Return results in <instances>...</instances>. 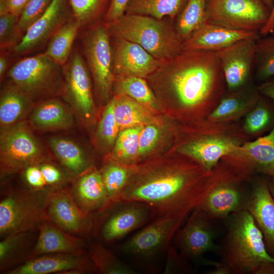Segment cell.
<instances>
[{
    "label": "cell",
    "instance_id": "cell-1",
    "mask_svg": "<svg viewBox=\"0 0 274 274\" xmlns=\"http://www.w3.org/2000/svg\"><path fill=\"white\" fill-rule=\"evenodd\" d=\"M212 174L192 159L148 165L134 172L114 203H145L156 218L188 216L202 201Z\"/></svg>",
    "mask_w": 274,
    "mask_h": 274
},
{
    "label": "cell",
    "instance_id": "cell-2",
    "mask_svg": "<svg viewBox=\"0 0 274 274\" xmlns=\"http://www.w3.org/2000/svg\"><path fill=\"white\" fill-rule=\"evenodd\" d=\"M151 75L164 80L167 90L183 108L211 107L223 94L225 80L215 52L183 50L163 61Z\"/></svg>",
    "mask_w": 274,
    "mask_h": 274
},
{
    "label": "cell",
    "instance_id": "cell-3",
    "mask_svg": "<svg viewBox=\"0 0 274 274\" xmlns=\"http://www.w3.org/2000/svg\"><path fill=\"white\" fill-rule=\"evenodd\" d=\"M222 250V261L235 274H274V258L263 235L247 210L231 214Z\"/></svg>",
    "mask_w": 274,
    "mask_h": 274
},
{
    "label": "cell",
    "instance_id": "cell-4",
    "mask_svg": "<svg viewBox=\"0 0 274 274\" xmlns=\"http://www.w3.org/2000/svg\"><path fill=\"white\" fill-rule=\"evenodd\" d=\"M108 24L112 36L139 45L158 59H169L183 51V41L175 25L164 19L124 14Z\"/></svg>",
    "mask_w": 274,
    "mask_h": 274
},
{
    "label": "cell",
    "instance_id": "cell-5",
    "mask_svg": "<svg viewBox=\"0 0 274 274\" xmlns=\"http://www.w3.org/2000/svg\"><path fill=\"white\" fill-rule=\"evenodd\" d=\"M252 175L223 158L213 170L211 183L197 207L211 219L222 220L231 214L247 210Z\"/></svg>",
    "mask_w": 274,
    "mask_h": 274
},
{
    "label": "cell",
    "instance_id": "cell-6",
    "mask_svg": "<svg viewBox=\"0 0 274 274\" xmlns=\"http://www.w3.org/2000/svg\"><path fill=\"white\" fill-rule=\"evenodd\" d=\"M62 66L44 53L27 57L8 71L10 81L33 101L59 95Z\"/></svg>",
    "mask_w": 274,
    "mask_h": 274
},
{
    "label": "cell",
    "instance_id": "cell-7",
    "mask_svg": "<svg viewBox=\"0 0 274 274\" xmlns=\"http://www.w3.org/2000/svg\"><path fill=\"white\" fill-rule=\"evenodd\" d=\"M48 160H51L28 122L1 128V178L21 173L30 165Z\"/></svg>",
    "mask_w": 274,
    "mask_h": 274
},
{
    "label": "cell",
    "instance_id": "cell-8",
    "mask_svg": "<svg viewBox=\"0 0 274 274\" xmlns=\"http://www.w3.org/2000/svg\"><path fill=\"white\" fill-rule=\"evenodd\" d=\"M49 192L29 189L11 192L0 202V235L29 232L38 229L47 219L45 201Z\"/></svg>",
    "mask_w": 274,
    "mask_h": 274
},
{
    "label": "cell",
    "instance_id": "cell-9",
    "mask_svg": "<svg viewBox=\"0 0 274 274\" xmlns=\"http://www.w3.org/2000/svg\"><path fill=\"white\" fill-rule=\"evenodd\" d=\"M87 26L81 37L87 64L98 95L106 100L111 93L115 77L109 24L100 19Z\"/></svg>",
    "mask_w": 274,
    "mask_h": 274
},
{
    "label": "cell",
    "instance_id": "cell-10",
    "mask_svg": "<svg viewBox=\"0 0 274 274\" xmlns=\"http://www.w3.org/2000/svg\"><path fill=\"white\" fill-rule=\"evenodd\" d=\"M270 13L263 0H207L205 22L234 30L260 32Z\"/></svg>",
    "mask_w": 274,
    "mask_h": 274
},
{
    "label": "cell",
    "instance_id": "cell-11",
    "mask_svg": "<svg viewBox=\"0 0 274 274\" xmlns=\"http://www.w3.org/2000/svg\"><path fill=\"white\" fill-rule=\"evenodd\" d=\"M79 51L74 49L62 66L59 95L83 123L92 121L95 105L87 64Z\"/></svg>",
    "mask_w": 274,
    "mask_h": 274
},
{
    "label": "cell",
    "instance_id": "cell-12",
    "mask_svg": "<svg viewBox=\"0 0 274 274\" xmlns=\"http://www.w3.org/2000/svg\"><path fill=\"white\" fill-rule=\"evenodd\" d=\"M188 216L170 214L156 218L123 245V252L140 258L155 256L168 248Z\"/></svg>",
    "mask_w": 274,
    "mask_h": 274
},
{
    "label": "cell",
    "instance_id": "cell-13",
    "mask_svg": "<svg viewBox=\"0 0 274 274\" xmlns=\"http://www.w3.org/2000/svg\"><path fill=\"white\" fill-rule=\"evenodd\" d=\"M211 219L199 208L193 210L175 234V244L185 259H197L216 251L215 231Z\"/></svg>",
    "mask_w": 274,
    "mask_h": 274
},
{
    "label": "cell",
    "instance_id": "cell-14",
    "mask_svg": "<svg viewBox=\"0 0 274 274\" xmlns=\"http://www.w3.org/2000/svg\"><path fill=\"white\" fill-rule=\"evenodd\" d=\"M45 211L47 219L71 234H86L93 227L91 214L79 207L67 187L47 194Z\"/></svg>",
    "mask_w": 274,
    "mask_h": 274
},
{
    "label": "cell",
    "instance_id": "cell-15",
    "mask_svg": "<svg viewBox=\"0 0 274 274\" xmlns=\"http://www.w3.org/2000/svg\"><path fill=\"white\" fill-rule=\"evenodd\" d=\"M258 38L242 40L215 52L230 91L238 89L246 84L254 66Z\"/></svg>",
    "mask_w": 274,
    "mask_h": 274
},
{
    "label": "cell",
    "instance_id": "cell-16",
    "mask_svg": "<svg viewBox=\"0 0 274 274\" xmlns=\"http://www.w3.org/2000/svg\"><path fill=\"white\" fill-rule=\"evenodd\" d=\"M220 130L210 131L209 133L183 145L178 151L207 170L212 172L224 157L242 144L239 139Z\"/></svg>",
    "mask_w": 274,
    "mask_h": 274
},
{
    "label": "cell",
    "instance_id": "cell-17",
    "mask_svg": "<svg viewBox=\"0 0 274 274\" xmlns=\"http://www.w3.org/2000/svg\"><path fill=\"white\" fill-rule=\"evenodd\" d=\"M72 17L69 0H53L44 14L27 29L20 42L11 50L15 55H22L39 49Z\"/></svg>",
    "mask_w": 274,
    "mask_h": 274
},
{
    "label": "cell",
    "instance_id": "cell-18",
    "mask_svg": "<svg viewBox=\"0 0 274 274\" xmlns=\"http://www.w3.org/2000/svg\"><path fill=\"white\" fill-rule=\"evenodd\" d=\"M111 39L114 76L145 78L154 73L163 62L134 42L111 35Z\"/></svg>",
    "mask_w": 274,
    "mask_h": 274
},
{
    "label": "cell",
    "instance_id": "cell-19",
    "mask_svg": "<svg viewBox=\"0 0 274 274\" xmlns=\"http://www.w3.org/2000/svg\"><path fill=\"white\" fill-rule=\"evenodd\" d=\"M97 271L88 256L82 253H51L28 258L7 274L84 273Z\"/></svg>",
    "mask_w": 274,
    "mask_h": 274
},
{
    "label": "cell",
    "instance_id": "cell-20",
    "mask_svg": "<svg viewBox=\"0 0 274 274\" xmlns=\"http://www.w3.org/2000/svg\"><path fill=\"white\" fill-rule=\"evenodd\" d=\"M249 173H260L274 178V128L256 140L237 146L224 157Z\"/></svg>",
    "mask_w": 274,
    "mask_h": 274
},
{
    "label": "cell",
    "instance_id": "cell-21",
    "mask_svg": "<svg viewBox=\"0 0 274 274\" xmlns=\"http://www.w3.org/2000/svg\"><path fill=\"white\" fill-rule=\"evenodd\" d=\"M115 203L118 208L108 217L101 229V236L107 242L123 237L154 217L151 208L145 203L136 201Z\"/></svg>",
    "mask_w": 274,
    "mask_h": 274
},
{
    "label": "cell",
    "instance_id": "cell-22",
    "mask_svg": "<svg viewBox=\"0 0 274 274\" xmlns=\"http://www.w3.org/2000/svg\"><path fill=\"white\" fill-rule=\"evenodd\" d=\"M247 210L260 230L268 253L274 258V198L268 180L259 178L254 181Z\"/></svg>",
    "mask_w": 274,
    "mask_h": 274
},
{
    "label": "cell",
    "instance_id": "cell-23",
    "mask_svg": "<svg viewBox=\"0 0 274 274\" xmlns=\"http://www.w3.org/2000/svg\"><path fill=\"white\" fill-rule=\"evenodd\" d=\"M258 32L234 30L204 22L183 41V50L216 52L242 40L258 38Z\"/></svg>",
    "mask_w": 274,
    "mask_h": 274
},
{
    "label": "cell",
    "instance_id": "cell-24",
    "mask_svg": "<svg viewBox=\"0 0 274 274\" xmlns=\"http://www.w3.org/2000/svg\"><path fill=\"white\" fill-rule=\"evenodd\" d=\"M70 190L76 203L87 214L104 212L109 208V200L100 172L93 166L75 179Z\"/></svg>",
    "mask_w": 274,
    "mask_h": 274
},
{
    "label": "cell",
    "instance_id": "cell-25",
    "mask_svg": "<svg viewBox=\"0 0 274 274\" xmlns=\"http://www.w3.org/2000/svg\"><path fill=\"white\" fill-rule=\"evenodd\" d=\"M75 114L68 105L53 97L35 105L28 123L33 130L40 132L57 131L73 127Z\"/></svg>",
    "mask_w": 274,
    "mask_h": 274
},
{
    "label": "cell",
    "instance_id": "cell-26",
    "mask_svg": "<svg viewBox=\"0 0 274 274\" xmlns=\"http://www.w3.org/2000/svg\"><path fill=\"white\" fill-rule=\"evenodd\" d=\"M37 242L29 258L51 253H82L81 239L64 231L51 221L46 219L39 226Z\"/></svg>",
    "mask_w": 274,
    "mask_h": 274
},
{
    "label": "cell",
    "instance_id": "cell-27",
    "mask_svg": "<svg viewBox=\"0 0 274 274\" xmlns=\"http://www.w3.org/2000/svg\"><path fill=\"white\" fill-rule=\"evenodd\" d=\"M35 106V101L9 80L1 91V128L25 121Z\"/></svg>",
    "mask_w": 274,
    "mask_h": 274
},
{
    "label": "cell",
    "instance_id": "cell-28",
    "mask_svg": "<svg viewBox=\"0 0 274 274\" xmlns=\"http://www.w3.org/2000/svg\"><path fill=\"white\" fill-rule=\"evenodd\" d=\"M231 92L210 112L208 119L211 123L219 124L240 116L253 108L260 97L257 88L243 86Z\"/></svg>",
    "mask_w": 274,
    "mask_h": 274
},
{
    "label": "cell",
    "instance_id": "cell-29",
    "mask_svg": "<svg viewBox=\"0 0 274 274\" xmlns=\"http://www.w3.org/2000/svg\"><path fill=\"white\" fill-rule=\"evenodd\" d=\"M48 143L54 155L72 179H76L91 166L85 152L74 141L61 136H51Z\"/></svg>",
    "mask_w": 274,
    "mask_h": 274
},
{
    "label": "cell",
    "instance_id": "cell-30",
    "mask_svg": "<svg viewBox=\"0 0 274 274\" xmlns=\"http://www.w3.org/2000/svg\"><path fill=\"white\" fill-rule=\"evenodd\" d=\"M112 100L114 114L121 130L137 126L160 123L151 110L125 94H115Z\"/></svg>",
    "mask_w": 274,
    "mask_h": 274
},
{
    "label": "cell",
    "instance_id": "cell-31",
    "mask_svg": "<svg viewBox=\"0 0 274 274\" xmlns=\"http://www.w3.org/2000/svg\"><path fill=\"white\" fill-rule=\"evenodd\" d=\"M80 28V22L72 17L52 36L44 53L63 66L72 54L73 45Z\"/></svg>",
    "mask_w": 274,
    "mask_h": 274
},
{
    "label": "cell",
    "instance_id": "cell-32",
    "mask_svg": "<svg viewBox=\"0 0 274 274\" xmlns=\"http://www.w3.org/2000/svg\"><path fill=\"white\" fill-rule=\"evenodd\" d=\"M188 0H130L125 14L151 16L159 19H176Z\"/></svg>",
    "mask_w": 274,
    "mask_h": 274
},
{
    "label": "cell",
    "instance_id": "cell-33",
    "mask_svg": "<svg viewBox=\"0 0 274 274\" xmlns=\"http://www.w3.org/2000/svg\"><path fill=\"white\" fill-rule=\"evenodd\" d=\"M113 86L115 94H125L151 110L158 108L157 99L143 78L115 76Z\"/></svg>",
    "mask_w": 274,
    "mask_h": 274
},
{
    "label": "cell",
    "instance_id": "cell-34",
    "mask_svg": "<svg viewBox=\"0 0 274 274\" xmlns=\"http://www.w3.org/2000/svg\"><path fill=\"white\" fill-rule=\"evenodd\" d=\"M135 169L112 158L104 164L100 172L109 200V208L122 193Z\"/></svg>",
    "mask_w": 274,
    "mask_h": 274
},
{
    "label": "cell",
    "instance_id": "cell-35",
    "mask_svg": "<svg viewBox=\"0 0 274 274\" xmlns=\"http://www.w3.org/2000/svg\"><path fill=\"white\" fill-rule=\"evenodd\" d=\"M207 0H188L176 18V29L184 41L205 22Z\"/></svg>",
    "mask_w": 274,
    "mask_h": 274
},
{
    "label": "cell",
    "instance_id": "cell-36",
    "mask_svg": "<svg viewBox=\"0 0 274 274\" xmlns=\"http://www.w3.org/2000/svg\"><path fill=\"white\" fill-rule=\"evenodd\" d=\"M274 128V108L263 97L247 114L243 124L244 130L248 134H259Z\"/></svg>",
    "mask_w": 274,
    "mask_h": 274
},
{
    "label": "cell",
    "instance_id": "cell-37",
    "mask_svg": "<svg viewBox=\"0 0 274 274\" xmlns=\"http://www.w3.org/2000/svg\"><path fill=\"white\" fill-rule=\"evenodd\" d=\"M88 256L97 272L102 274H135L136 271L118 259L100 243L92 245Z\"/></svg>",
    "mask_w": 274,
    "mask_h": 274
},
{
    "label": "cell",
    "instance_id": "cell-38",
    "mask_svg": "<svg viewBox=\"0 0 274 274\" xmlns=\"http://www.w3.org/2000/svg\"><path fill=\"white\" fill-rule=\"evenodd\" d=\"M254 67L258 81L265 82L274 77V36L257 40Z\"/></svg>",
    "mask_w": 274,
    "mask_h": 274
},
{
    "label": "cell",
    "instance_id": "cell-39",
    "mask_svg": "<svg viewBox=\"0 0 274 274\" xmlns=\"http://www.w3.org/2000/svg\"><path fill=\"white\" fill-rule=\"evenodd\" d=\"M111 0H69L73 17L81 28L101 19L107 11Z\"/></svg>",
    "mask_w": 274,
    "mask_h": 274
},
{
    "label": "cell",
    "instance_id": "cell-40",
    "mask_svg": "<svg viewBox=\"0 0 274 274\" xmlns=\"http://www.w3.org/2000/svg\"><path fill=\"white\" fill-rule=\"evenodd\" d=\"M144 126L121 130L114 144L111 158L120 162H127L138 157L139 136Z\"/></svg>",
    "mask_w": 274,
    "mask_h": 274
},
{
    "label": "cell",
    "instance_id": "cell-41",
    "mask_svg": "<svg viewBox=\"0 0 274 274\" xmlns=\"http://www.w3.org/2000/svg\"><path fill=\"white\" fill-rule=\"evenodd\" d=\"M120 129L114 114V102L108 103L98 123L96 136L99 144L108 149L114 145Z\"/></svg>",
    "mask_w": 274,
    "mask_h": 274
},
{
    "label": "cell",
    "instance_id": "cell-42",
    "mask_svg": "<svg viewBox=\"0 0 274 274\" xmlns=\"http://www.w3.org/2000/svg\"><path fill=\"white\" fill-rule=\"evenodd\" d=\"M19 16L10 13L0 15L1 51L12 50L22 39L23 35L18 27Z\"/></svg>",
    "mask_w": 274,
    "mask_h": 274
},
{
    "label": "cell",
    "instance_id": "cell-43",
    "mask_svg": "<svg viewBox=\"0 0 274 274\" xmlns=\"http://www.w3.org/2000/svg\"><path fill=\"white\" fill-rule=\"evenodd\" d=\"M53 0H29L21 11L18 23V28L23 35L27 29L49 7Z\"/></svg>",
    "mask_w": 274,
    "mask_h": 274
},
{
    "label": "cell",
    "instance_id": "cell-44",
    "mask_svg": "<svg viewBox=\"0 0 274 274\" xmlns=\"http://www.w3.org/2000/svg\"><path fill=\"white\" fill-rule=\"evenodd\" d=\"M28 232L14 234L3 238L0 242V267L4 270L25 243Z\"/></svg>",
    "mask_w": 274,
    "mask_h": 274
},
{
    "label": "cell",
    "instance_id": "cell-45",
    "mask_svg": "<svg viewBox=\"0 0 274 274\" xmlns=\"http://www.w3.org/2000/svg\"><path fill=\"white\" fill-rule=\"evenodd\" d=\"M157 125L148 124L142 128L139 136L137 158L148 154L157 143L160 135V131Z\"/></svg>",
    "mask_w": 274,
    "mask_h": 274
},
{
    "label": "cell",
    "instance_id": "cell-46",
    "mask_svg": "<svg viewBox=\"0 0 274 274\" xmlns=\"http://www.w3.org/2000/svg\"><path fill=\"white\" fill-rule=\"evenodd\" d=\"M130 0H111L107 11L102 20L107 23H111L116 20L125 13Z\"/></svg>",
    "mask_w": 274,
    "mask_h": 274
},
{
    "label": "cell",
    "instance_id": "cell-47",
    "mask_svg": "<svg viewBox=\"0 0 274 274\" xmlns=\"http://www.w3.org/2000/svg\"><path fill=\"white\" fill-rule=\"evenodd\" d=\"M29 0H0V15L10 13L20 15Z\"/></svg>",
    "mask_w": 274,
    "mask_h": 274
},
{
    "label": "cell",
    "instance_id": "cell-48",
    "mask_svg": "<svg viewBox=\"0 0 274 274\" xmlns=\"http://www.w3.org/2000/svg\"><path fill=\"white\" fill-rule=\"evenodd\" d=\"M205 263L213 266V268L207 271L208 274H232L230 268L222 261L215 262L204 260Z\"/></svg>",
    "mask_w": 274,
    "mask_h": 274
},
{
    "label": "cell",
    "instance_id": "cell-49",
    "mask_svg": "<svg viewBox=\"0 0 274 274\" xmlns=\"http://www.w3.org/2000/svg\"><path fill=\"white\" fill-rule=\"evenodd\" d=\"M257 88L260 93L274 101V79L263 82Z\"/></svg>",
    "mask_w": 274,
    "mask_h": 274
},
{
    "label": "cell",
    "instance_id": "cell-50",
    "mask_svg": "<svg viewBox=\"0 0 274 274\" xmlns=\"http://www.w3.org/2000/svg\"><path fill=\"white\" fill-rule=\"evenodd\" d=\"M274 31V1L270 15L268 20L265 25L260 30V33L263 35H267Z\"/></svg>",
    "mask_w": 274,
    "mask_h": 274
},
{
    "label": "cell",
    "instance_id": "cell-51",
    "mask_svg": "<svg viewBox=\"0 0 274 274\" xmlns=\"http://www.w3.org/2000/svg\"><path fill=\"white\" fill-rule=\"evenodd\" d=\"M9 59L4 51H1L0 55V79L2 81L8 67Z\"/></svg>",
    "mask_w": 274,
    "mask_h": 274
},
{
    "label": "cell",
    "instance_id": "cell-52",
    "mask_svg": "<svg viewBox=\"0 0 274 274\" xmlns=\"http://www.w3.org/2000/svg\"><path fill=\"white\" fill-rule=\"evenodd\" d=\"M268 182L270 190L274 198V178H270V179L268 180Z\"/></svg>",
    "mask_w": 274,
    "mask_h": 274
},
{
    "label": "cell",
    "instance_id": "cell-53",
    "mask_svg": "<svg viewBox=\"0 0 274 274\" xmlns=\"http://www.w3.org/2000/svg\"><path fill=\"white\" fill-rule=\"evenodd\" d=\"M268 7L271 10L273 7L274 0H263Z\"/></svg>",
    "mask_w": 274,
    "mask_h": 274
}]
</instances>
